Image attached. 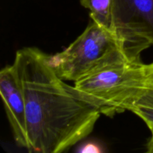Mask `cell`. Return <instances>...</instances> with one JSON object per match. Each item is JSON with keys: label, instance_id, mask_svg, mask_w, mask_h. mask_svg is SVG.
Wrapping results in <instances>:
<instances>
[{"label": "cell", "instance_id": "6da1fadb", "mask_svg": "<svg viewBox=\"0 0 153 153\" xmlns=\"http://www.w3.org/2000/svg\"><path fill=\"white\" fill-rule=\"evenodd\" d=\"M36 47L16 51L13 65L25 101L29 152L61 153L93 131L101 113L58 76Z\"/></svg>", "mask_w": 153, "mask_h": 153}, {"label": "cell", "instance_id": "7a4b0ae2", "mask_svg": "<svg viewBox=\"0 0 153 153\" xmlns=\"http://www.w3.org/2000/svg\"><path fill=\"white\" fill-rule=\"evenodd\" d=\"M146 86V64L128 58L102 64L73 85L84 100L109 117L130 111Z\"/></svg>", "mask_w": 153, "mask_h": 153}, {"label": "cell", "instance_id": "3957f363", "mask_svg": "<svg viewBox=\"0 0 153 153\" xmlns=\"http://www.w3.org/2000/svg\"><path fill=\"white\" fill-rule=\"evenodd\" d=\"M123 58L128 57L116 34L92 21L65 49L49 55V61L60 78L75 82L97 67Z\"/></svg>", "mask_w": 153, "mask_h": 153}, {"label": "cell", "instance_id": "277c9868", "mask_svg": "<svg viewBox=\"0 0 153 153\" xmlns=\"http://www.w3.org/2000/svg\"><path fill=\"white\" fill-rule=\"evenodd\" d=\"M113 31L131 60L153 46V0H114Z\"/></svg>", "mask_w": 153, "mask_h": 153}, {"label": "cell", "instance_id": "5b68a950", "mask_svg": "<svg viewBox=\"0 0 153 153\" xmlns=\"http://www.w3.org/2000/svg\"><path fill=\"white\" fill-rule=\"evenodd\" d=\"M0 94L15 141L18 146L27 149L25 101L13 64L5 66L0 72Z\"/></svg>", "mask_w": 153, "mask_h": 153}, {"label": "cell", "instance_id": "8992f818", "mask_svg": "<svg viewBox=\"0 0 153 153\" xmlns=\"http://www.w3.org/2000/svg\"><path fill=\"white\" fill-rule=\"evenodd\" d=\"M114 0H80L84 7L90 10L93 22L113 31Z\"/></svg>", "mask_w": 153, "mask_h": 153}, {"label": "cell", "instance_id": "52a82bcc", "mask_svg": "<svg viewBox=\"0 0 153 153\" xmlns=\"http://www.w3.org/2000/svg\"><path fill=\"white\" fill-rule=\"evenodd\" d=\"M130 111L143 120L147 126H153V88L146 86Z\"/></svg>", "mask_w": 153, "mask_h": 153}, {"label": "cell", "instance_id": "ba28073f", "mask_svg": "<svg viewBox=\"0 0 153 153\" xmlns=\"http://www.w3.org/2000/svg\"><path fill=\"white\" fill-rule=\"evenodd\" d=\"M103 146L101 143H98L94 140H88L87 142H83L79 146V149H77V152H95L101 153L104 152Z\"/></svg>", "mask_w": 153, "mask_h": 153}, {"label": "cell", "instance_id": "9c48e42d", "mask_svg": "<svg viewBox=\"0 0 153 153\" xmlns=\"http://www.w3.org/2000/svg\"><path fill=\"white\" fill-rule=\"evenodd\" d=\"M146 84L148 86L153 88V62L146 64Z\"/></svg>", "mask_w": 153, "mask_h": 153}, {"label": "cell", "instance_id": "30bf717a", "mask_svg": "<svg viewBox=\"0 0 153 153\" xmlns=\"http://www.w3.org/2000/svg\"><path fill=\"white\" fill-rule=\"evenodd\" d=\"M151 132V137L146 143V152L148 153H153V126H148Z\"/></svg>", "mask_w": 153, "mask_h": 153}]
</instances>
